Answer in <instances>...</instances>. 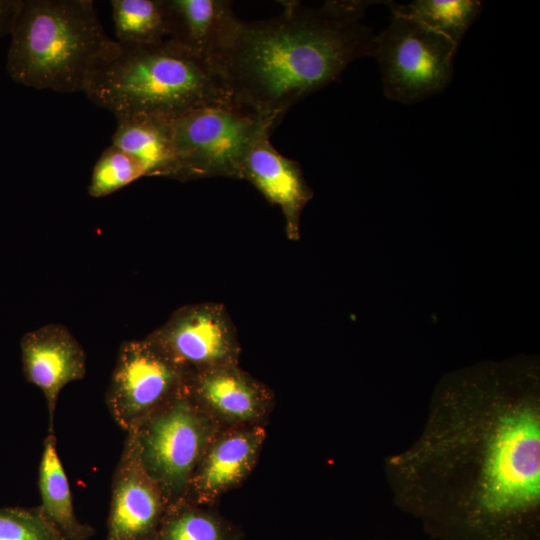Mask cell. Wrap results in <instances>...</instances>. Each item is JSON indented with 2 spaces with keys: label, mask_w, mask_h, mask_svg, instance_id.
<instances>
[{
  "label": "cell",
  "mask_w": 540,
  "mask_h": 540,
  "mask_svg": "<svg viewBox=\"0 0 540 540\" xmlns=\"http://www.w3.org/2000/svg\"><path fill=\"white\" fill-rule=\"evenodd\" d=\"M221 427L182 391L135 429L140 462L171 506L186 499L194 472Z\"/></svg>",
  "instance_id": "5b68a950"
},
{
  "label": "cell",
  "mask_w": 540,
  "mask_h": 540,
  "mask_svg": "<svg viewBox=\"0 0 540 540\" xmlns=\"http://www.w3.org/2000/svg\"><path fill=\"white\" fill-rule=\"evenodd\" d=\"M390 9L405 14L458 45L479 16L482 3L474 0H416L409 4L387 2Z\"/></svg>",
  "instance_id": "ffe728a7"
},
{
  "label": "cell",
  "mask_w": 540,
  "mask_h": 540,
  "mask_svg": "<svg viewBox=\"0 0 540 540\" xmlns=\"http://www.w3.org/2000/svg\"><path fill=\"white\" fill-rule=\"evenodd\" d=\"M169 37L193 54L214 63L231 45L241 19L231 1L165 0Z\"/></svg>",
  "instance_id": "9a60e30c"
},
{
  "label": "cell",
  "mask_w": 540,
  "mask_h": 540,
  "mask_svg": "<svg viewBox=\"0 0 540 540\" xmlns=\"http://www.w3.org/2000/svg\"><path fill=\"white\" fill-rule=\"evenodd\" d=\"M377 35L383 92L411 104L441 93L451 83L457 46L444 35L393 9Z\"/></svg>",
  "instance_id": "8992f818"
},
{
  "label": "cell",
  "mask_w": 540,
  "mask_h": 540,
  "mask_svg": "<svg viewBox=\"0 0 540 540\" xmlns=\"http://www.w3.org/2000/svg\"><path fill=\"white\" fill-rule=\"evenodd\" d=\"M0 540H65L40 506L0 508Z\"/></svg>",
  "instance_id": "7402d4cb"
},
{
  "label": "cell",
  "mask_w": 540,
  "mask_h": 540,
  "mask_svg": "<svg viewBox=\"0 0 540 540\" xmlns=\"http://www.w3.org/2000/svg\"><path fill=\"white\" fill-rule=\"evenodd\" d=\"M84 93L115 118L172 119L201 106L233 103L217 67L170 39L150 46L118 42L93 71Z\"/></svg>",
  "instance_id": "3957f363"
},
{
  "label": "cell",
  "mask_w": 540,
  "mask_h": 540,
  "mask_svg": "<svg viewBox=\"0 0 540 540\" xmlns=\"http://www.w3.org/2000/svg\"><path fill=\"white\" fill-rule=\"evenodd\" d=\"M20 348L25 379L43 393L53 432L59 394L67 384L85 377L86 353L68 328L55 323L25 333Z\"/></svg>",
  "instance_id": "7c38bea8"
},
{
  "label": "cell",
  "mask_w": 540,
  "mask_h": 540,
  "mask_svg": "<svg viewBox=\"0 0 540 540\" xmlns=\"http://www.w3.org/2000/svg\"><path fill=\"white\" fill-rule=\"evenodd\" d=\"M237 530L216 513L183 500L168 507L153 540H238Z\"/></svg>",
  "instance_id": "d6986e66"
},
{
  "label": "cell",
  "mask_w": 540,
  "mask_h": 540,
  "mask_svg": "<svg viewBox=\"0 0 540 540\" xmlns=\"http://www.w3.org/2000/svg\"><path fill=\"white\" fill-rule=\"evenodd\" d=\"M271 131L263 129L247 150L240 179L250 182L269 203L280 207L287 238H300V220L313 191L304 178L301 166L275 149Z\"/></svg>",
  "instance_id": "4fadbf2b"
},
{
  "label": "cell",
  "mask_w": 540,
  "mask_h": 540,
  "mask_svg": "<svg viewBox=\"0 0 540 540\" xmlns=\"http://www.w3.org/2000/svg\"><path fill=\"white\" fill-rule=\"evenodd\" d=\"M171 125L177 161L175 180L179 181L240 179L247 150L263 129H269L234 103L189 110L172 118Z\"/></svg>",
  "instance_id": "52a82bcc"
},
{
  "label": "cell",
  "mask_w": 540,
  "mask_h": 540,
  "mask_svg": "<svg viewBox=\"0 0 540 540\" xmlns=\"http://www.w3.org/2000/svg\"><path fill=\"white\" fill-rule=\"evenodd\" d=\"M23 0H0V39L11 35Z\"/></svg>",
  "instance_id": "603a6c76"
},
{
  "label": "cell",
  "mask_w": 540,
  "mask_h": 540,
  "mask_svg": "<svg viewBox=\"0 0 540 540\" xmlns=\"http://www.w3.org/2000/svg\"><path fill=\"white\" fill-rule=\"evenodd\" d=\"M117 42L128 46H150L169 37L165 0H112Z\"/></svg>",
  "instance_id": "ac0fdd59"
},
{
  "label": "cell",
  "mask_w": 540,
  "mask_h": 540,
  "mask_svg": "<svg viewBox=\"0 0 540 540\" xmlns=\"http://www.w3.org/2000/svg\"><path fill=\"white\" fill-rule=\"evenodd\" d=\"M186 375L237 365V331L221 303L185 305L146 336Z\"/></svg>",
  "instance_id": "9c48e42d"
},
{
  "label": "cell",
  "mask_w": 540,
  "mask_h": 540,
  "mask_svg": "<svg viewBox=\"0 0 540 540\" xmlns=\"http://www.w3.org/2000/svg\"><path fill=\"white\" fill-rule=\"evenodd\" d=\"M117 45L92 0H23L6 69L15 82L33 89L84 92Z\"/></svg>",
  "instance_id": "277c9868"
},
{
  "label": "cell",
  "mask_w": 540,
  "mask_h": 540,
  "mask_svg": "<svg viewBox=\"0 0 540 540\" xmlns=\"http://www.w3.org/2000/svg\"><path fill=\"white\" fill-rule=\"evenodd\" d=\"M143 176L146 174L140 162L111 144L93 167L88 193L95 198L105 197Z\"/></svg>",
  "instance_id": "44dd1931"
},
{
  "label": "cell",
  "mask_w": 540,
  "mask_h": 540,
  "mask_svg": "<svg viewBox=\"0 0 540 540\" xmlns=\"http://www.w3.org/2000/svg\"><path fill=\"white\" fill-rule=\"evenodd\" d=\"M282 12L241 21L213 63L233 103L273 132L296 103L336 81L355 60L375 56L377 35L362 22L376 1L332 0L320 7L282 1Z\"/></svg>",
  "instance_id": "7a4b0ae2"
},
{
  "label": "cell",
  "mask_w": 540,
  "mask_h": 540,
  "mask_svg": "<svg viewBox=\"0 0 540 540\" xmlns=\"http://www.w3.org/2000/svg\"><path fill=\"white\" fill-rule=\"evenodd\" d=\"M383 466L394 504L434 540H540L536 360L445 375L421 434Z\"/></svg>",
  "instance_id": "6da1fadb"
},
{
  "label": "cell",
  "mask_w": 540,
  "mask_h": 540,
  "mask_svg": "<svg viewBox=\"0 0 540 540\" xmlns=\"http://www.w3.org/2000/svg\"><path fill=\"white\" fill-rule=\"evenodd\" d=\"M112 145L137 159L146 176L175 179L177 161L171 119L146 114L116 117Z\"/></svg>",
  "instance_id": "2e32d148"
},
{
  "label": "cell",
  "mask_w": 540,
  "mask_h": 540,
  "mask_svg": "<svg viewBox=\"0 0 540 540\" xmlns=\"http://www.w3.org/2000/svg\"><path fill=\"white\" fill-rule=\"evenodd\" d=\"M186 376L148 338L124 341L106 391L108 410L127 433L177 396Z\"/></svg>",
  "instance_id": "ba28073f"
},
{
  "label": "cell",
  "mask_w": 540,
  "mask_h": 540,
  "mask_svg": "<svg viewBox=\"0 0 540 540\" xmlns=\"http://www.w3.org/2000/svg\"><path fill=\"white\" fill-rule=\"evenodd\" d=\"M184 389L221 428L260 425L273 402L272 391L238 364L187 375Z\"/></svg>",
  "instance_id": "8fae6325"
},
{
  "label": "cell",
  "mask_w": 540,
  "mask_h": 540,
  "mask_svg": "<svg viewBox=\"0 0 540 540\" xmlns=\"http://www.w3.org/2000/svg\"><path fill=\"white\" fill-rule=\"evenodd\" d=\"M264 440L261 425L220 428L194 472L185 500L212 504L240 484L253 469Z\"/></svg>",
  "instance_id": "5bb4252c"
},
{
  "label": "cell",
  "mask_w": 540,
  "mask_h": 540,
  "mask_svg": "<svg viewBox=\"0 0 540 540\" xmlns=\"http://www.w3.org/2000/svg\"><path fill=\"white\" fill-rule=\"evenodd\" d=\"M39 505L65 540H89L94 529L80 522L75 514L68 478L59 458L56 437L49 432L43 444L39 464Z\"/></svg>",
  "instance_id": "e0dca14e"
},
{
  "label": "cell",
  "mask_w": 540,
  "mask_h": 540,
  "mask_svg": "<svg viewBox=\"0 0 540 540\" xmlns=\"http://www.w3.org/2000/svg\"><path fill=\"white\" fill-rule=\"evenodd\" d=\"M126 434L112 480L106 540H153L169 506Z\"/></svg>",
  "instance_id": "30bf717a"
}]
</instances>
